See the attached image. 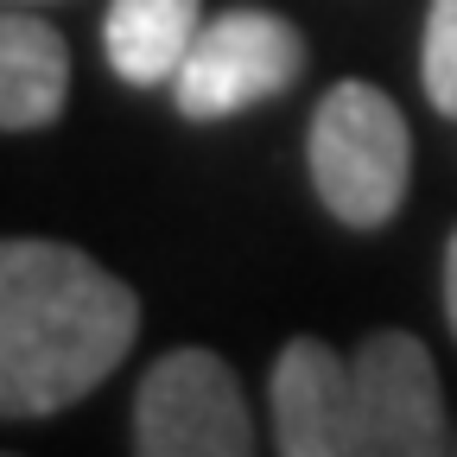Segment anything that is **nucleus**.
Returning <instances> with one entry per match:
<instances>
[{"mask_svg": "<svg viewBox=\"0 0 457 457\" xmlns=\"http://www.w3.org/2000/svg\"><path fill=\"white\" fill-rule=\"evenodd\" d=\"M350 381L362 457H445V387L413 330H369Z\"/></svg>", "mask_w": 457, "mask_h": 457, "instance_id": "5", "label": "nucleus"}, {"mask_svg": "<svg viewBox=\"0 0 457 457\" xmlns=\"http://www.w3.org/2000/svg\"><path fill=\"white\" fill-rule=\"evenodd\" d=\"M13 7H32V0H13Z\"/></svg>", "mask_w": 457, "mask_h": 457, "instance_id": "11", "label": "nucleus"}, {"mask_svg": "<svg viewBox=\"0 0 457 457\" xmlns=\"http://www.w3.org/2000/svg\"><path fill=\"white\" fill-rule=\"evenodd\" d=\"M445 318H451V337H457V228H451V248H445Z\"/></svg>", "mask_w": 457, "mask_h": 457, "instance_id": "10", "label": "nucleus"}, {"mask_svg": "<svg viewBox=\"0 0 457 457\" xmlns=\"http://www.w3.org/2000/svg\"><path fill=\"white\" fill-rule=\"evenodd\" d=\"M312 191L343 228H381L407 204L413 134L407 114L375 83H337L312 114Z\"/></svg>", "mask_w": 457, "mask_h": 457, "instance_id": "2", "label": "nucleus"}, {"mask_svg": "<svg viewBox=\"0 0 457 457\" xmlns=\"http://www.w3.org/2000/svg\"><path fill=\"white\" fill-rule=\"evenodd\" d=\"M204 26V0H108L102 51L121 83H171Z\"/></svg>", "mask_w": 457, "mask_h": 457, "instance_id": "8", "label": "nucleus"}, {"mask_svg": "<svg viewBox=\"0 0 457 457\" xmlns=\"http://www.w3.org/2000/svg\"><path fill=\"white\" fill-rule=\"evenodd\" d=\"M140 299L71 242H0V420H45L89 400L128 362Z\"/></svg>", "mask_w": 457, "mask_h": 457, "instance_id": "1", "label": "nucleus"}, {"mask_svg": "<svg viewBox=\"0 0 457 457\" xmlns=\"http://www.w3.org/2000/svg\"><path fill=\"white\" fill-rule=\"evenodd\" d=\"M267 407L279 457H362L350 356H337L324 337H293L273 356Z\"/></svg>", "mask_w": 457, "mask_h": 457, "instance_id": "6", "label": "nucleus"}, {"mask_svg": "<svg viewBox=\"0 0 457 457\" xmlns=\"http://www.w3.org/2000/svg\"><path fill=\"white\" fill-rule=\"evenodd\" d=\"M299 71H305V38L293 32V20L267 7H228L197 26L179 77H171V96H179L185 121H228V114L293 89Z\"/></svg>", "mask_w": 457, "mask_h": 457, "instance_id": "4", "label": "nucleus"}, {"mask_svg": "<svg viewBox=\"0 0 457 457\" xmlns=\"http://www.w3.org/2000/svg\"><path fill=\"white\" fill-rule=\"evenodd\" d=\"M134 457H254L248 394L216 350H165L140 375Z\"/></svg>", "mask_w": 457, "mask_h": 457, "instance_id": "3", "label": "nucleus"}, {"mask_svg": "<svg viewBox=\"0 0 457 457\" xmlns=\"http://www.w3.org/2000/svg\"><path fill=\"white\" fill-rule=\"evenodd\" d=\"M420 83L438 114L457 121V0L426 7V38H420Z\"/></svg>", "mask_w": 457, "mask_h": 457, "instance_id": "9", "label": "nucleus"}, {"mask_svg": "<svg viewBox=\"0 0 457 457\" xmlns=\"http://www.w3.org/2000/svg\"><path fill=\"white\" fill-rule=\"evenodd\" d=\"M71 45L57 26L0 0V134H38L64 114Z\"/></svg>", "mask_w": 457, "mask_h": 457, "instance_id": "7", "label": "nucleus"}]
</instances>
